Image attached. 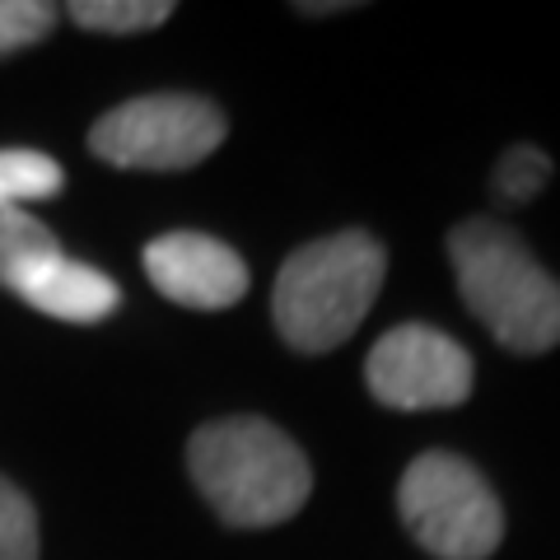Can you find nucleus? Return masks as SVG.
Wrapping results in <instances>:
<instances>
[{
    "instance_id": "8",
    "label": "nucleus",
    "mask_w": 560,
    "mask_h": 560,
    "mask_svg": "<svg viewBox=\"0 0 560 560\" xmlns=\"http://www.w3.org/2000/svg\"><path fill=\"white\" fill-rule=\"evenodd\" d=\"M10 290L61 323H103L121 304V290L108 276L98 267H84V261H70L61 248L14 271Z\"/></svg>"
},
{
    "instance_id": "3",
    "label": "nucleus",
    "mask_w": 560,
    "mask_h": 560,
    "mask_svg": "<svg viewBox=\"0 0 560 560\" xmlns=\"http://www.w3.org/2000/svg\"><path fill=\"white\" fill-rule=\"evenodd\" d=\"M383 271H388V253L364 230L327 234L290 253L271 300L285 346L304 355H327L346 337H355V327L383 290Z\"/></svg>"
},
{
    "instance_id": "12",
    "label": "nucleus",
    "mask_w": 560,
    "mask_h": 560,
    "mask_svg": "<svg viewBox=\"0 0 560 560\" xmlns=\"http://www.w3.org/2000/svg\"><path fill=\"white\" fill-rule=\"evenodd\" d=\"M0 560H38V510L10 477H0Z\"/></svg>"
},
{
    "instance_id": "11",
    "label": "nucleus",
    "mask_w": 560,
    "mask_h": 560,
    "mask_svg": "<svg viewBox=\"0 0 560 560\" xmlns=\"http://www.w3.org/2000/svg\"><path fill=\"white\" fill-rule=\"evenodd\" d=\"M57 253V238L43 220H33L20 206H0V285H10L14 271Z\"/></svg>"
},
{
    "instance_id": "1",
    "label": "nucleus",
    "mask_w": 560,
    "mask_h": 560,
    "mask_svg": "<svg viewBox=\"0 0 560 560\" xmlns=\"http://www.w3.org/2000/svg\"><path fill=\"white\" fill-rule=\"evenodd\" d=\"M187 467L230 528H271L300 514L313 490L304 448L261 416L210 420L191 434Z\"/></svg>"
},
{
    "instance_id": "10",
    "label": "nucleus",
    "mask_w": 560,
    "mask_h": 560,
    "mask_svg": "<svg viewBox=\"0 0 560 560\" xmlns=\"http://www.w3.org/2000/svg\"><path fill=\"white\" fill-rule=\"evenodd\" d=\"M168 14V0H75L70 5V20L90 33H150Z\"/></svg>"
},
{
    "instance_id": "6",
    "label": "nucleus",
    "mask_w": 560,
    "mask_h": 560,
    "mask_svg": "<svg viewBox=\"0 0 560 560\" xmlns=\"http://www.w3.org/2000/svg\"><path fill=\"white\" fill-rule=\"evenodd\" d=\"M364 378H370V393L393 411L463 407L471 393V355L440 327L401 323L378 337Z\"/></svg>"
},
{
    "instance_id": "2",
    "label": "nucleus",
    "mask_w": 560,
    "mask_h": 560,
    "mask_svg": "<svg viewBox=\"0 0 560 560\" xmlns=\"http://www.w3.org/2000/svg\"><path fill=\"white\" fill-rule=\"evenodd\" d=\"M448 257L467 308L500 346L514 355H541L560 341V280L514 230L467 220L448 234Z\"/></svg>"
},
{
    "instance_id": "13",
    "label": "nucleus",
    "mask_w": 560,
    "mask_h": 560,
    "mask_svg": "<svg viewBox=\"0 0 560 560\" xmlns=\"http://www.w3.org/2000/svg\"><path fill=\"white\" fill-rule=\"evenodd\" d=\"M57 28V5L47 0H0V57L43 43Z\"/></svg>"
},
{
    "instance_id": "7",
    "label": "nucleus",
    "mask_w": 560,
    "mask_h": 560,
    "mask_svg": "<svg viewBox=\"0 0 560 560\" xmlns=\"http://www.w3.org/2000/svg\"><path fill=\"white\" fill-rule=\"evenodd\" d=\"M145 276L183 308H234L248 294V261L210 234H160L145 243Z\"/></svg>"
},
{
    "instance_id": "4",
    "label": "nucleus",
    "mask_w": 560,
    "mask_h": 560,
    "mask_svg": "<svg viewBox=\"0 0 560 560\" xmlns=\"http://www.w3.org/2000/svg\"><path fill=\"white\" fill-rule=\"evenodd\" d=\"M407 533L440 560H486L504 537L495 490L453 453H420L397 486Z\"/></svg>"
},
{
    "instance_id": "14",
    "label": "nucleus",
    "mask_w": 560,
    "mask_h": 560,
    "mask_svg": "<svg viewBox=\"0 0 560 560\" xmlns=\"http://www.w3.org/2000/svg\"><path fill=\"white\" fill-rule=\"evenodd\" d=\"M551 178V160L541 150L533 145H514V150H504V160L495 164V191L504 201H528L537 197L541 187H547Z\"/></svg>"
},
{
    "instance_id": "5",
    "label": "nucleus",
    "mask_w": 560,
    "mask_h": 560,
    "mask_svg": "<svg viewBox=\"0 0 560 560\" xmlns=\"http://www.w3.org/2000/svg\"><path fill=\"white\" fill-rule=\"evenodd\" d=\"M224 140V113L201 94H145L103 113L90 150L113 168H191Z\"/></svg>"
},
{
    "instance_id": "9",
    "label": "nucleus",
    "mask_w": 560,
    "mask_h": 560,
    "mask_svg": "<svg viewBox=\"0 0 560 560\" xmlns=\"http://www.w3.org/2000/svg\"><path fill=\"white\" fill-rule=\"evenodd\" d=\"M61 164L38 150H0V206L47 201L61 191Z\"/></svg>"
}]
</instances>
